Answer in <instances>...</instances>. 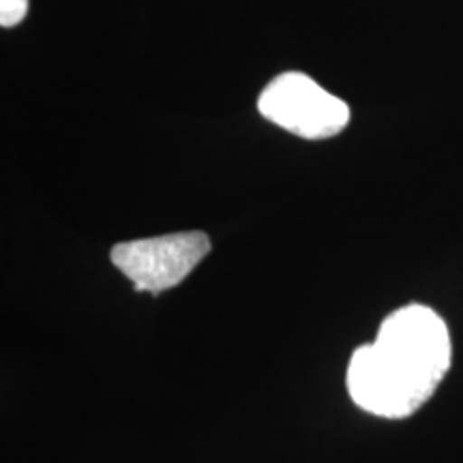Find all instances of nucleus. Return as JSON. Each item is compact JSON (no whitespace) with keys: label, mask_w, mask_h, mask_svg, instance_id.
<instances>
[{"label":"nucleus","mask_w":463,"mask_h":463,"mask_svg":"<svg viewBox=\"0 0 463 463\" xmlns=\"http://www.w3.org/2000/svg\"><path fill=\"white\" fill-rule=\"evenodd\" d=\"M450 335L431 307L405 305L347 364V392L364 412L405 419L430 402L450 367Z\"/></svg>","instance_id":"nucleus-1"},{"label":"nucleus","mask_w":463,"mask_h":463,"mask_svg":"<svg viewBox=\"0 0 463 463\" xmlns=\"http://www.w3.org/2000/svg\"><path fill=\"white\" fill-rule=\"evenodd\" d=\"M266 120L305 140H326L350 123V108L309 75L288 71L266 84L258 99Z\"/></svg>","instance_id":"nucleus-2"},{"label":"nucleus","mask_w":463,"mask_h":463,"mask_svg":"<svg viewBox=\"0 0 463 463\" xmlns=\"http://www.w3.org/2000/svg\"><path fill=\"white\" fill-rule=\"evenodd\" d=\"M211 251L204 232H176L129 242H118L109 253L116 269L137 292H165L189 277Z\"/></svg>","instance_id":"nucleus-3"},{"label":"nucleus","mask_w":463,"mask_h":463,"mask_svg":"<svg viewBox=\"0 0 463 463\" xmlns=\"http://www.w3.org/2000/svg\"><path fill=\"white\" fill-rule=\"evenodd\" d=\"M28 14V0H0V24L3 28H14L24 20Z\"/></svg>","instance_id":"nucleus-4"}]
</instances>
